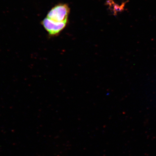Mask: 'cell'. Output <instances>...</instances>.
Wrapping results in <instances>:
<instances>
[{
    "instance_id": "6da1fadb",
    "label": "cell",
    "mask_w": 156,
    "mask_h": 156,
    "mask_svg": "<svg viewBox=\"0 0 156 156\" xmlns=\"http://www.w3.org/2000/svg\"><path fill=\"white\" fill-rule=\"evenodd\" d=\"M69 11V7L66 4H58L49 11L47 18L55 22H68Z\"/></svg>"
},
{
    "instance_id": "7a4b0ae2",
    "label": "cell",
    "mask_w": 156,
    "mask_h": 156,
    "mask_svg": "<svg viewBox=\"0 0 156 156\" xmlns=\"http://www.w3.org/2000/svg\"><path fill=\"white\" fill-rule=\"evenodd\" d=\"M67 22H57L48 18L42 21V24L50 36H55L63 30L67 24Z\"/></svg>"
}]
</instances>
